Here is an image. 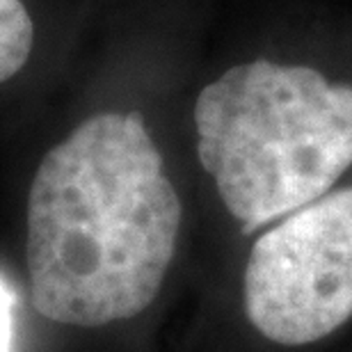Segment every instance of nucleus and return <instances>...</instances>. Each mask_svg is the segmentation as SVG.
<instances>
[{
	"label": "nucleus",
	"mask_w": 352,
	"mask_h": 352,
	"mask_svg": "<svg viewBox=\"0 0 352 352\" xmlns=\"http://www.w3.org/2000/svg\"><path fill=\"white\" fill-rule=\"evenodd\" d=\"M32 41L34 28L23 0H0V82L25 67Z\"/></svg>",
	"instance_id": "4"
},
{
	"label": "nucleus",
	"mask_w": 352,
	"mask_h": 352,
	"mask_svg": "<svg viewBox=\"0 0 352 352\" xmlns=\"http://www.w3.org/2000/svg\"><path fill=\"white\" fill-rule=\"evenodd\" d=\"M14 291L0 274V352H12L14 348Z\"/></svg>",
	"instance_id": "5"
},
{
	"label": "nucleus",
	"mask_w": 352,
	"mask_h": 352,
	"mask_svg": "<svg viewBox=\"0 0 352 352\" xmlns=\"http://www.w3.org/2000/svg\"><path fill=\"white\" fill-rule=\"evenodd\" d=\"M197 156L252 234L325 197L352 165V85L318 69L254 60L195 103Z\"/></svg>",
	"instance_id": "2"
},
{
	"label": "nucleus",
	"mask_w": 352,
	"mask_h": 352,
	"mask_svg": "<svg viewBox=\"0 0 352 352\" xmlns=\"http://www.w3.org/2000/svg\"><path fill=\"white\" fill-rule=\"evenodd\" d=\"M181 199L138 112H103L55 144L28 195V277L48 320L103 327L156 300Z\"/></svg>",
	"instance_id": "1"
},
{
	"label": "nucleus",
	"mask_w": 352,
	"mask_h": 352,
	"mask_svg": "<svg viewBox=\"0 0 352 352\" xmlns=\"http://www.w3.org/2000/svg\"><path fill=\"white\" fill-rule=\"evenodd\" d=\"M250 322L279 346H309L352 318V188L327 192L252 245L243 277Z\"/></svg>",
	"instance_id": "3"
}]
</instances>
